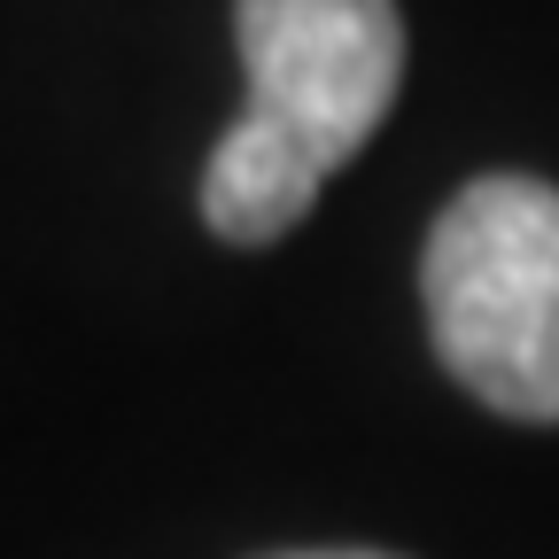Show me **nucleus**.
Here are the masks:
<instances>
[{"label": "nucleus", "instance_id": "obj_2", "mask_svg": "<svg viewBox=\"0 0 559 559\" xmlns=\"http://www.w3.org/2000/svg\"><path fill=\"white\" fill-rule=\"evenodd\" d=\"M443 366L506 419H559V187L489 171L451 194L419 257Z\"/></svg>", "mask_w": 559, "mask_h": 559}, {"label": "nucleus", "instance_id": "obj_3", "mask_svg": "<svg viewBox=\"0 0 559 559\" xmlns=\"http://www.w3.org/2000/svg\"><path fill=\"white\" fill-rule=\"evenodd\" d=\"M272 559H396V551H358V544H342V551H272Z\"/></svg>", "mask_w": 559, "mask_h": 559}, {"label": "nucleus", "instance_id": "obj_1", "mask_svg": "<svg viewBox=\"0 0 559 559\" xmlns=\"http://www.w3.org/2000/svg\"><path fill=\"white\" fill-rule=\"evenodd\" d=\"M234 39L249 109L202 164V226L264 249L381 132L404 86V16L396 0H234Z\"/></svg>", "mask_w": 559, "mask_h": 559}]
</instances>
